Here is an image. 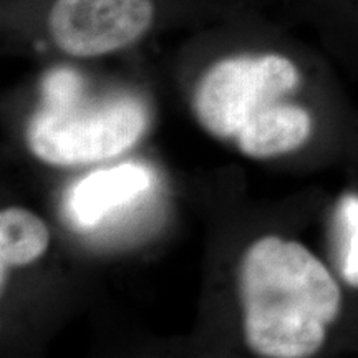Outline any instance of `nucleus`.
<instances>
[{"mask_svg":"<svg viewBox=\"0 0 358 358\" xmlns=\"http://www.w3.org/2000/svg\"><path fill=\"white\" fill-rule=\"evenodd\" d=\"M153 181V171L136 163L98 169L73 186L66 211L80 229L95 227L111 213L145 194Z\"/></svg>","mask_w":358,"mask_h":358,"instance_id":"39448f33","label":"nucleus"},{"mask_svg":"<svg viewBox=\"0 0 358 358\" xmlns=\"http://www.w3.org/2000/svg\"><path fill=\"white\" fill-rule=\"evenodd\" d=\"M47 226L34 213L20 208L3 209L0 214V264L2 268L27 266L37 261L48 248Z\"/></svg>","mask_w":358,"mask_h":358,"instance_id":"0eeeda50","label":"nucleus"},{"mask_svg":"<svg viewBox=\"0 0 358 358\" xmlns=\"http://www.w3.org/2000/svg\"><path fill=\"white\" fill-rule=\"evenodd\" d=\"M302 82L292 58L275 52L237 53L209 69L194 92L196 118L206 131L234 140Z\"/></svg>","mask_w":358,"mask_h":358,"instance_id":"7ed1b4c3","label":"nucleus"},{"mask_svg":"<svg viewBox=\"0 0 358 358\" xmlns=\"http://www.w3.org/2000/svg\"><path fill=\"white\" fill-rule=\"evenodd\" d=\"M241 301L250 350L267 358H306L324 345L342 292L307 248L267 236L243 259Z\"/></svg>","mask_w":358,"mask_h":358,"instance_id":"f257e3e1","label":"nucleus"},{"mask_svg":"<svg viewBox=\"0 0 358 358\" xmlns=\"http://www.w3.org/2000/svg\"><path fill=\"white\" fill-rule=\"evenodd\" d=\"M42 106L27 129L32 153L55 166L113 158L145 134L150 113L138 96L92 98L78 71L55 69L42 85Z\"/></svg>","mask_w":358,"mask_h":358,"instance_id":"f03ea898","label":"nucleus"},{"mask_svg":"<svg viewBox=\"0 0 358 358\" xmlns=\"http://www.w3.org/2000/svg\"><path fill=\"white\" fill-rule=\"evenodd\" d=\"M312 134L307 110L280 101L236 138L243 155L256 159L275 158L306 145Z\"/></svg>","mask_w":358,"mask_h":358,"instance_id":"423d86ee","label":"nucleus"},{"mask_svg":"<svg viewBox=\"0 0 358 358\" xmlns=\"http://www.w3.org/2000/svg\"><path fill=\"white\" fill-rule=\"evenodd\" d=\"M340 271L348 284L358 285V196L348 194L337 211Z\"/></svg>","mask_w":358,"mask_h":358,"instance_id":"6e6552de","label":"nucleus"},{"mask_svg":"<svg viewBox=\"0 0 358 358\" xmlns=\"http://www.w3.org/2000/svg\"><path fill=\"white\" fill-rule=\"evenodd\" d=\"M155 17V0H53L47 29L60 52L95 58L140 42Z\"/></svg>","mask_w":358,"mask_h":358,"instance_id":"20e7f679","label":"nucleus"}]
</instances>
